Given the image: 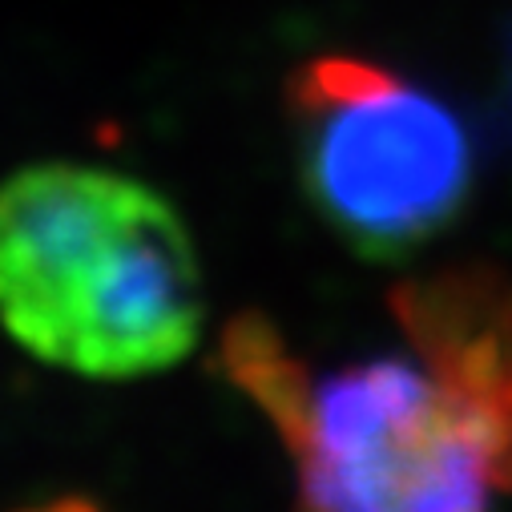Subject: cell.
I'll list each match as a JSON object with an SVG mask.
<instances>
[{"instance_id":"cell-1","label":"cell","mask_w":512,"mask_h":512,"mask_svg":"<svg viewBox=\"0 0 512 512\" xmlns=\"http://www.w3.org/2000/svg\"><path fill=\"white\" fill-rule=\"evenodd\" d=\"M0 319L41 359L134 379L202 331V271L178 210L97 166H29L0 186Z\"/></svg>"},{"instance_id":"cell-2","label":"cell","mask_w":512,"mask_h":512,"mask_svg":"<svg viewBox=\"0 0 512 512\" xmlns=\"http://www.w3.org/2000/svg\"><path fill=\"white\" fill-rule=\"evenodd\" d=\"M234 388L267 412L299 472V512H492V456L420 359L315 375L263 315L218 343Z\"/></svg>"},{"instance_id":"cell-3","label":"cell","mask_w":512,"mask_h":512,"mask_svg":"<svg viewBox=\"0 0 512 512\" xmlns=\"http://www.w3.org/2000/svg\"><path fill=\"white\" fill-rule=\"evenodd\" d=\"M287 125L311 210L371 263L448 234L476 190L460 113L412 77L323 53L287 77Z\"/></svg>"},{"instance_id":"cell-4","label":"cell","mask_w":512,"mask_h":512,"mask_svg":"<svg viewBox=\"0 0 512 512\" xmlns=\"http://www.w3.org/2000/svg\"><path fill=\"white\" fill-rule=\"evenodd\" d=\"M416 359L476 424L500 492H512V283L488 263H456L392 291Z\"/></svg>"},{"instance_id":"cell-5","label":"cell","mask_w":512,"mask_h":512,"mask_svg":"<svg viewBox=\"0 0 512 512\" xmlns=\"http://www.w3.org/2000/svg\"><path fill=\"white\" fill-rule=\"evenodd\" d=\"M21 512H97L89 500L81 496H69V500H49V504H37V508H21Z\"/></svg>"}]
</instances>
